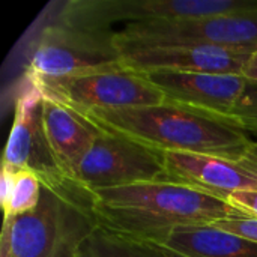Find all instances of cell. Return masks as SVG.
<instances>
[{
  "instance_id": "obj_6",
  "label": "cell",
  "mask_w": 257,
  "mask_h": 257,
  "mask_svg": "<svg viewBox=\"0 0 257 257\" xmlns=\"http://www.w3.org/2000/svg\"><path fill=\"white\" fill-rule=\"evenodd\" d=\"M30 78L44 98L62 102L80 113L151 107L167 99L146 74L128 69L125 65L54 80Z\"/></svg>"
},
{
  "instance_id": "obj_20",
  "label": "cell",
  "mask_w": 257,
  "mask_h": 257,
  "mask_svg": "<svg viewBox=\"0 0 257 257\" xmlns=\"http://www.w3.org/2000/svg\"><path fill=\"white\" fill-rule=\"evenodd\" d=\"M242 75L250 80V81H256L257 83V50L250 56L244 71H242Z\"/></svg>"
},
{
  "instance_id": "obj_1",
  "label": "cell",
  "mask_w": 257,
  "mask_h": 257,
  "mask_svg": "<svg viewBox=\"0 0 257 257\" xmlns=\"http://www.w3.org/2000/svg\"><path fill=\"white\" fill-rule=\"evenodd\" d=\"M81 114L104 131L125 136L160 152L239 158L257 146L254 133L242 120L169 99L160 105Z\"/></svg>"
},
{
  "instance_id": "obj_11",
  "label": "cell",
  "mask_w": 257,
  "mask_h": 257,
  "mask_svg": "<svg viewBox=\"0 0 257 257\" xmlns=\"http://www.w3.org/2000/svg\"><path fill=\"white\" fill-rule=\"evenodd\" d=\"M146 75L169 101L229 117H235L248 83L242 74L154 72Z\"/></svg>"
},
{
  "instance_id": "obj_7",
  "label": "cell",
  "mask_w": 257,
  "mask_h": 257,
  "mask_svg": "<svg viewBox=\"0 0 257 257\" xmlns=\"http://www.w3.org/2000/svg\"><path fill=\"white\" fill-rule=\"evenodd\" d=\"M75 181L93 193L140 182L169 181V175L164 152L101 130L99 137L83 158Z\"/></svg>"
},
{
  "instance_id": "obj_5",
  "label": "cell",
  "mask_w": 257,
  "mask_h": 257,
  "mask_svg": "<svg viewBox=\"0 0 257 257\" xmlns=\"http://www.w3.org/2000/svg\"><path fill=\"white\" fill-rule=\"evenodd\" d=\"M111 29H93L63 21L47 26L30 54L27 75L54 80L117 68L122 53Z\"/></svg>"
},
{
  "instance_id": "obj_17",
  "label": "cell",
  "mask_w": 257,
  "mask_h": 257,
  "mask_svg": "<svg viewBox=\"0 0 257 257\" xmlns=\"http://www.w3.org/2000/svg\"><path fill=\"white\" fill-rule=\"evenodd\" d=\"M212 226L257 244V218L254 217H229L212 223Z\"/></svg>"
},
{
  "instance_id": "obj_8",
  "label": "cell",
  "mask_w": 257,
  "mask_h": 257,
  "mask_svg": "<svg viewBox=\"0 0 257 257\" xmlns=\"http://www.w3.org/2000/svg\"><path fill=\"white\" fill-rule=\"evenodd\" d=\"M24 81L26 84L17 98L14 122L2 164L17 172H33L42 185L53 187L71 178L59 169L48 146L42 125L44 96L30 77L24 75Z\"/></svg>"
},
{
  "instance_id": "obj_21",
  "label": "cell",
  "mask_w": 257,
  "mask_h": 257,
  "mask_svg": "<svg viewBox=\"0 0 257 257\" xmlns=\"http://www.w3.org/2000/svg\"><path fill=\"white\" fill-rule=\"evenodd\" d=\"M0 257H12L11 251H9V245L8 241L3 235H0Z\"/></svg>"
},
{
  "instance_id": "obj_16",
  "label": "cell",
  "mask_w": 257,
  "mask_h": 257,
  "mask_svg": "<svg viewBox=\"0 0 257 257\" xmlns=\"http://www.w3.org/2000/svg\"><path fill=\"white\" fill-rule=\"evenodd\" d=\"M235 117L242 120L253 133H257V83L250 81L235 110Z\"/></svg>"
},
{
  "instance_id": "obj_13",
  "label": "cell",
  "mask_w": 257,
  "mask_h": 257,
  "mask_svg": "<svg viewBox=\"0 0 257 257\" xmlns=\"http://www.w3.org/2000/svg\"><path fill=\"white\" fill-rule=\"evenodd\" d=\"M157 242L184 257H257V244L212 224L176 227Z\"/></svg>"
},
{
  "instance_id": "obj_19",
  "label": "cell",
  "mask_w": 257,
  "mask_h": 257,
  "mask_svg": "<svg viewBox=\"0 0 257 257\" xmlns=\"http://www.w3.org/2000/svg\"><path fill=\"white\" fill-rule=\"evenodd\" d=\"M15 176H17V170L3 166L2 164V176H0V199H2V206L5 208L11 199L14 185H15Z\"/></svg>"
},
{
  "instance_id": "obj_4",
  "label": "cell",
  "mask_w": 257,
  "mask_h": 257,
  "mask_svg": "<svg viewBox=\"0 0 257 257\" xmlns=\"http://www.w3.org/2000/svg\"><path fill=\"white\" fill-rule=\"evenodd\" d=\"M114 39L122 56L173 45H217L254 53L257 11L196 20L131 21L116 32Z\"/></svg>"
},
{
  "instance_id": "obj_10",
  "label": "cell",
  "mask_w": 257,
  "mask_h": 257,
  "mask_svg": "<svg viewBox=\"0 0 257 257\" xmlns=\"http://www.w3.org/2000/svg\"><path fill=\"white\" fill-rule=\"evenodd\" d=\"M253 53L217 45H173L123 54L128 69L154 72L242 74Z\"/></svg>"
},
{
  "instance_id": "obj_15",
  "label": "cell",
  "mask_w": 257,
  "mask_h": 257,
  "mask_svg": "<svg viewBox=\"0 0 257 257\" xmlns=\"http://www.w3.org/2000/svg\"><path fill=\"white\" fill-rule=\"evenodd\" d=\"M42 196V182L33 172L18 170L15 176V185L8 205L3 208L5 220L26 214L35 209Z\"/></svg>"
},
{
  "instance_id": "obj_3",
  "label": "cell",
  "mask_w": 257,
  "mask_h": 257,
  "mask_svg": "<svg viewBox=\"0 0 257 257\" xmlns=\"http://www.w3.org/2000/svg\"><path fill=\"white\" fill-rule=\"evenodd\" d=\"M93 193L80 182L42 185L38 206L3 221L12 257H77L81 242L99 224Z\"/></svg>"
},
{
  "instance_id": "obj_2",
  "label": "cell",
  "mask_w": 257,
  "mask_h": 257,
  "mask_svg": "<svg viewBox=\"0 0 257 257\" xmlns=\"http://www.w3.org/2000/svg\"><path fill=\"white\" fill-rule=\"evenodd\" d=\"M101 226L158 241L176 227L248 217L227 200L173 181L140 182L93 191Z\"/></svg>"
},
{
  "instance_id": "obj_18",
  "label": "cell",
  "mask_w": 257,
  "mask_h": 257,
  "mask_svg": "<svg viewBox=\"0 0 257 257\" xmlns=\"http://www.w3.org/2000/svg\"><path fill=\"white\" fill-rule=\"evenodd\" d=\"M227 202L245 212L248 217L257 218V191H238L227 197Z\"/></svg>"
},
{
  "instance_id": "obj_9",
  "label": "cell",
  "mask_w": 257,
  "mask_h": 257,
  "mask_svg": "<svg viewBox=\"0 0 257 257\" xmlns=\"http://www.w3.org/2000/svg\"><path fill=\"white\" fill-rule=\"evenodd\" d=\"M169 181L187 184L220 199L238 191H257V146L239 158L164 152Z\"/></svg>"
},
{
  "instance_id": "obj_14",
  "label": "cell",
  "mask_w": 257,
  "mask_h": 257,
  "mask_svg": "<svg viewBox=\"0 0 257 257\" xmlns=\"http://www.w3.org/2000/svg\"><path fill=\"white\" fill-rule=\"evenodd\" d=\"M77 257H184L166 245L98 224L81 242Z\"/></svg>"
},
{
  "instance_id": "obj_12",
  "label": "cell",
  "mask_w": 257,
  "mask_h": 257,
  "mask_svg": "<svg viewBox=\"0 0 257 257\" xmlns=\"http://www.w3.org/2000/svg\"><path fill=\"white\" fill-rule=\"evenodd\" d=\"M42 125L59 169L75 181V173L101 134V130L80 111L44 98Z\"/></svg>"
}]
</instances>
